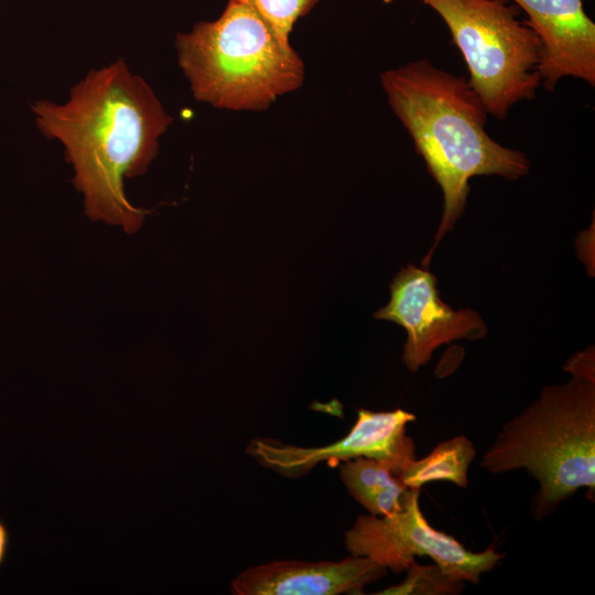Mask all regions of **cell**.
<instances>
[{"instance_id": "4", "label": "cell", "mask_w": 595, "mask_h": 595, "mask_svg": "<svg viewBox=\"0 0 595 595\" xmlns=\"http://www.w3.org/2000/svg\"><path fill=\"white\" fill-rule=\"evenodd\" d=\"M177 62L193 96L215 108L262 111L299 89L305 65L249 4L228 0L220 17L175 39Z\"/></svg>"}, {"instance_id": "2", "label": "cell", "mask_w": 595, "mask_h": 595, "mask_svg": "<svg viewBox=\"0 0 595 595\" xmlns=\"http://www.w3.org/2000/svg\"><path fill=\"white\" fill-rule=\"evenodd\" d=\"M380 83L393 113L443 193L433 251L464 212L472 177L517 180L529 172L530 162L526 153L496 142L487 133V109L465 77L420 58L383 72Z\"/></svg>"}, {"instance_id": "8", "label": "cell", "mask_w": 595, "mask_h": 595, "mask_svg": "<svg viewBox=\"0 0 595 595\" xmlns=\"http://www.w3.org/2000/svg\"><path fill=\"white\" fill-rule=\"evenodd\" d=\"M436 283L431 272L409 263L390 283L389 303L374 314L375 318L394 322L405 329L402 361L412 372L426 365L439 346L462 338H482L487 332L476 312L455 311L444 303Z\"/></svg>"}, {"instance_id": "10", "label": "cell", "mask_w": 595, "mask_h": 595, "mask_svg": "<svg viewBox=\"0 0 595 595\" xmlns=\"http://www.w3.org/2000/svg\"><path fill=\"white\" fill-rule=\"evenodd\" d=\"M388 574L366 556L340 561H272L240 572L230 583L234 595L363 594L364 588Z\"/></svg>"}, {"instance_id": "5", "label": "cell", "mask_w": 595, "mask_h": 595, "mask_svg": "<svg viewBox=\"0 0 595 595\" xmlns=\"http://www.w3.org/2000/svg\"><path fill=\"white\" fill-rule=\"evenodd\" d=\"M447 25L468 69V83L488 115L504 120L518 102L536 97L541 85L542 44L518 20L508 0H420Z\"/></svg>"}, {"instance_id": "12", "label": "cell", "mask_w": 595, "mask_h": 595, "mask_svg": "<svg viewBox=\"0 0 595 595\" xmlns=\"http://www.w3.org/2000/svg\"><path fill=\"white\" fill-rule=\"evenodd\" d=\"M476 457V448L466 435H456L436 444L422 458L411 459L401 480L409 489H421L428 483L446 480L458 487L468 486V469Z\"/></svg>"}, {"instance_id": "6", "label": "cell", "mask_w": 595, "mask_h": 595, "mask_svg": "<svg viewBox=\"0 0 595 595\" xmlns=\"http://www.w3.org/2000/svg\"><path fill=\"white\" fill-rule=\"evenodd\" d=\"M420 489H409L403 507L391 515H361L345 532L350 555L366 556L399 574L414 556H429L445 572L472 584L496 567L504 554L489 548L467 550L454 537L439 531L425 519L419 505Z\"/></svg>"}, {"instance_id": "3", "label": "cell", "mask_w": 595, "mask_h": 595, "mask_svg": "<svg viewBox=\"0 0 595 595\" xmlns=\"http://www.w3.org/2000/svg\"><path fill=\"white\" fill-rule=\"evenodd\" d=\"M479 465L498 475L526 469L539 488L530 513L540 521L585 487L595 496V380L573 376L544 387L507 421Z\"/></svg>"}, {"instance_id": "13", "label": "cell", "mask_w": 595, "mask_h": 595, "mask_svg": "<svg viewBox=\"0 0 595 595\" xmlns=\"http://www.w3.org/2000/svg\"><path fill=\"white\" fill-rule=\"evenodd\" d=\"M405 578L376 594L378 595H457L465 587V581L454 577L436 563L421 565L414 560L407 567Z\"/></svg>"}, {"instance_id": "14", "label": "cell", "mask_w": 595, "mask_h": 595, "mask_svg": "<svg viewBox=\"0 0 595 595\" xmlns=\"http://www.w3.org/2000/svg\"><path fill=\"white\" fill-rule=\"evenodd\" d=\"M251 8L266 21L277 37L290 43V34L295 22L305 17L320 0H239Z\"/></svg>"}, {"instance_id": "9", "label": "cell", "mask_w": 595, "mask_h": 595, "mask_svg": "<svg viewBox=\"0 0 595 595\" xmlns=\"http://www.w3.org/2000/svg\"><path fill=\"white\" fill-rule=\"evenodd\" d=\"M528 15L524 22L542 44L541 84L553 90L563 77L595 85V24L583 0H511Z\"/></svg>"}, {"instance_id": "7", "label": "cell", "mask_w": 595, "mask_h": 595, "mask_svg": "<svg viewBox=\"0 0 595 595\" xmlns=\"http://www.w3.org/2000/svg\"><path fill=\"white\" fill-rule=\"evenodd\" d=\"M415 420V414L402 409L379 412L359 409L350 431L331 444L301 447L274 439L255 437L246 453L262 467L288 478L302 477L321 462L336 467L357 457L387 462L401 478L407 464L415 458L414 441L405 433L407 425Z\"/></svg>"}, {"instance_id": "11", "label": "cell", "mask_w": 595, "mask_h": 595, "mask_svg": "<svg viewBox=\"0 0 595 595\" xmlns=\"http://www.w3.org/2000/svg\"><path fill=\"white\" fill-rule=\"evenodd\" d=\"M339 476L349 495L374 516L399 511L409 493L396 468L376 458L342 462Z\"/></svg>"}, {"instance_id": "1", "label": "cell", "mask_w": 595, "mask_h": 595, "mask_svg": "<svg viewBox=\"0 0 595 595\" xmlns=\"http://www.w3.org/2000/svg\"><path fill=\"white\" fill-rule=\"evenodd\" d=\"M31 108L39 130L63 144L86 215L137 231L148 210L129 202L123 181L147 172L173 121L150 85L118 60L90 71L66 102Z\"/></svg>"}, {"instance_id": "15", "label": "cell", "mask_w": 595, "mask_h": 595, "mask_svg": "<svg viewBox=\"0 0 595 595\" xmlns=\"http://www.w3.org/2000/svg\"><path fill=\"white\" fill-rule=\"evenodd\" d=\"M572 376H581L594 380V351L586 350L574 355L564 366Z\"/></svg>"}, {"instance_id": "16", "label": "cell", "mask_w": 595, "mask_h": 595, "mask_svg": "<svg viewBox=\"0 0 595 595\" xmlns=\"http://www.w3.org/2000/svg\"><path fill=\"white\" fill-rule=\"evenodd\" d=\"M9 542V533L6 524L0 518V566L6 558Z\"/></svg>"}]
</instances>
